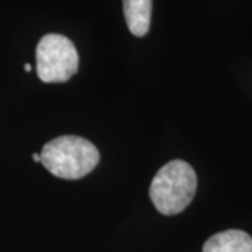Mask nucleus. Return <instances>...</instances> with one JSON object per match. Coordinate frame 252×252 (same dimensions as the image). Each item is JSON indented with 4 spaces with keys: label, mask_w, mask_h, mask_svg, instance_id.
<instances>
[{
    "label": "nucleus",
    "mask_w": 252,
    "mask_h": 252,
    "mask_svg": "<svg viewBox=\"0 0 252 252\" xmlns=\"http://www.w3.org/2000/svg\"><path fill=\"white\" fill-rule=\"evenodd\" d=\"M203 252H252V237L241 230H225L212 235Z\"/></svg>",
    "instance_id": "20e7f679"
},
{
    "label": "nucleus",
    "mask_w": 252,
    "mask_h": 252,
    "mask_svg": "<svg viewBox=\"0 0 252 252\" xmlns=\"http://www.w3.org/2000/svg\"><path fill=\"white\" fill-rule=\"evenodd\" d=\"M24 70H26V72H31V64H30V63H27V64L24 66Z\"/></svg>",
    "instance_id": "0eeeda50"
},
{
    "label": "nucleus",
    "mask_w": 252,
    "mask_h": 252,
    "mask_svg": "<svg viewBox=\"0 0 252 252\" xmlns=\"http://www.w3.org/2000/svg\"><path fill=\"white\" fill-rule=\"evenodd\" d=\"M36 74L44 83H64L79 69V54L72 41L61 34H46L36 45Z\"/></svg>",
    "instance_id": "7ed1b4c3"
},
{
    "label": "nucleus",
    "mask_w": 252,
    "mask_h": 252,
    "mask_svg": "<svg viewBox=\"0 0 252 252\" xmlns=\"http://www.w3.org/2000/svg\"><path fill=\"white\" fill-rule=\"evenodd\" d=\"M32 160L35 162H41V156L39 154H32Z\"/></svg>",
    "instance_id": "423d86ee"
},
{
    "label": "nucleus",
    "mask_w": 252,
    "mask_h": 252,
    "mask_svg": "<svg viewBox=\"0 0 252 252\" xmlns=\"http://www.w3.org/2000/svg\"><path fill=\"white\" fill-rule=\"evenodd\" d=\"M196 172L187 161L172 160L161 167L150 185V199L164 216L185 210L196 193Z\"/></svg>",
    "instance_id": "f03ea898"
},
{
    "label": "nucleus",
    "mask_w": 252,
    "mask_h": 252,
    "mask_svg": "<svg viewBox=\"0 0 252 252\" xmlns=\"http://www.w3.org/2000/svg\"><path fill=\"white\" fill-rule=\"evenodd\" d=\"M41 162L48 171L63 180H79L90 174L99 161L97 147L79 136H59L41 152Z\"/></svg>",
    "instance_id": "f257e3e1"
},
{
    "label": "nucleus",
    "mask_w": 252,
    "mask_h": 252,
    "mask_svg": "<svg viewBox=\"0 0 252 252\" xmlns=\"http://www.w3.org/2000/svg\"><path fill=\"white\" fill-rule=\"evenodd\" d=\"M124 16L129 31L135 36H144L150 30L152 0H122Z\"/></svg>",
    "instance_id": "39448f33"
}]
</instances>
